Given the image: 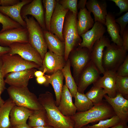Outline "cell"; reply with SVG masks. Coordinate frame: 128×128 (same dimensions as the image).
<instances>
[{
	"label": "cell",
	"mask_w": 128,
	"mask_h": 128,
	"mask_svg": "<svg viewBox=\"0 0 128 128\" xmlns=\"http://www.w3.org/2000/svg\"><path fill=\"white\" fill-rule=\"evenodd\" d=\"M87 128V127H86L85 128Z\"/></svg>",
	"instance_id": "52"
},
{
	"label": "cell",
	"mask_w": 128,
	"mask_h": 128,
	"mask_svg": "<svg viewBox=\"0 0 128 128\" xmlns=\"http://www.w3.org/2000/svg\"><path fill=\"white\" fill-rule=\"evenodd\" d=\"M74 104L78 112L87 111L92 107L94 105L84 93L77 92L74 98Z\"/></svg>",
	"instance_id": "31"
},
{
	"label": "cell",
	"mask_w": 128,
	"mask_h": 128,
	"mask_svg": "<svg viewBox=\"0 0 128 128\" xmlns=\"http://www.w3.org/2000/svg\"><path fill=\"white\" fill-rule=\"evenodd\" d=\"M122 46L127 52L128 51V29L126 27L123 31L121 36Z\"/></svg>",
	"instance_id": "42"
},
{
	"label": "cell",
	"mask_w": 128,
	"mask_h": 128,
	"mask_svg": "<svg viewBox=\"0 0 128 128\" xmlns=\"http://www.w3.org/2000/svg\"><path fill=\"white\" fill-rule=\"evenodd\" d=\"M70 66V61L68 59L61 70L65 80V85L69 89L72 97L74 98L77 92L78 87L72 75Z\"/></svg>",
	"instance_id": "30"
},
{
	"label": "cell",
	"mask_w": 128,
	"mask_h": 128,
	"mask_svg": "<svg viewBox=\"0 0 128 128\" xmlns=\"http://www.w3.org/2000/svg\"><path fill=\"white\" fill-rule=\"evenodd\" d=\"M47 48L54 54L64 56L65 50L64 42L61 41L55 35L47 30H43Z\"/></svg>",
	"instance_id": "23"
},
{
	"label": "cell",
	"mask_w": 128,
	"mask_h": 128,
	"mask_svg": "<svg viewBox=\"0 0 128 128\" xmlns=\"http://www.w3.org/2000/svg\"></svg>",
	"instance_id": "53"
},
{
	"label": "cell",
	"mask_w": 128,
	"mask_h": 128,
	"mask_svg": "<svg viewBox=\"0 0 128 128\" xmlns=\"http://www.w3.org/2000/svg\"></svg>",
	"instance_id": "54"
},
{
	"label": "cell",
	"mask_w": 128,
	"mask_h": 128,
	"mask_svg": "<svg viewBox=\"0 0 128 128\" xmlns=\"http://www.w3.org/2000/svg\"><path fill=\"white\" fill-rule=\"evenodd\" d=\"M64 56L57 55L49 51L46 53L43 60L42 66L38 69L48 75L61 70L66 62Z\"/></svg>",
	"instance_id": "13"
},
{
	"label": "cell",
	"mask_w": 128,
	"mask_h": 128,
	"mask_svg": "<svg viewBox=\"0 0 128 128\" xmlns=\"http://www.w3.org/2000/svg\"><path fill=\"white\" fill-rule=\"evenodd\" d=\"M9 99L15 105L34 110L44 109L36 95L27 87H17L10 86L7 89Z\"/></svg>",
	"instance_id": "4"
},
{
	"label": "cell",
	"mask_w": 128,
	"mask_h": 128,
	"mask_svg": "<svg viewBox=\"0 0 128 128\" xmlns=\"http://www.w3.org/2000/svg\"><path fill=\"white\" fill-rule=\"evenodd\" d=\"M69 11L57 2L50 23L49 31L64 42L62 34L63 27L65 16Z\"/></svg>",
	"instance_id": "14"
},
{
	"label": "cell",
	"mask_w": 128,
	"mask_h": 128,
	"mask_svg": "<svg viewBox=\"0 0 128 128\" xmlns=\"http://www.w3.org/2000/svg\"><path fill=\"white\" fill-rule=\"evenodd\" d=\"M115 88L117 93L121 94L125 98H128V76L116 75Z\"/></svg>",
	"instance_id": "34"
},
{
	"label": "cell",
	"mask_w": 128,
	"mask_h": 128,
	"mask_svg": "<svg viewBox=\"0 0 128 128\" xmlns=\"http://www.w3.org/2000/svg\"><path fill=\"white\" fill-rule=\"evenodd\" d=\"M116 115L112 107L105 100L83 112H78L70 117L75 123L74 128H81L88 124L110 118Z\"/></svg>",
	"instance_id": "2"
},
{
	"label": "cell",
	"mask_w": 128,
	"mask_h": 128,
	"mask_svg": "<svg viewBox=\"0 0 128 128\" xmlns=\"http://www.w3.org/2000/svg\"><path fill=\"white\" fill-rule=\"evenodd\" d=\"M104 97L105 100L112 107L115 114L121 121H128V100L121 94L117 93L115 97L111 98L106 94Z\"/></svg>",
	"instance_id": "16"
},
{
	"label": "cell",
	"mask_w": 128,
	"mask_h": 128,
	"mask_svg": "<svg viewBox=\"0 0 128 128\" xmlns=\"http://www.w3.org/2000/svg\"><path fill=\"white\" fill-rule=\"evenodd\" d=\"M28 119V124L31 128L48 125L46 112L44 108L33 110Z\"/></svg>",
	"instance_id": "29"
},
{
	"label": "cell",
	"mask_w": 128,
	"mask_h": 128,
	"mask_svg": "<svg viewBox=\"0 0 128 128\" xmlns=\"http://www.w3.org/2000/svg\"><path fill=\"white\" fill-rule=\"evenodd\" d=\"M114 3L115 5L118 6L120 10L118 15H120L123 13L128 12V0H110Z\"/></svg>",
	"instance_id": "40"
},
{
	"label": "cell",
	"mask_w": 128,
	"mask_h": 128,
	"mask_svg": "<svg viewBox=\"0 0 128 128\" xmlns=\"http://www.w3.org/2000/svg\"><path fill=\"white\" fill-rule=\"evenodd\" d=\"M127 122L121 121L110 128H128Z\"/></svg>",
	"instance_id": "45"
},
{
	"label": "cell",
	"mask_w": 128,
	"mask_h": 128,
	"mask_svg": "<svg viewBox=\"0 0 128 128\" xmlns=\"http://www.w3.org/2000/svg\"><path fill=\"white\" fill-rule=\"evenodd\" d=\"M110 44L109 38L104 35L96 42L91 51V60L101 74L105 72L102 65L103 51Z\"/></svg>",
	"instance_id": "18"
},
{
	"label": "cell",
	"mask_w": 128,
	"mask_h": 128,
	"mask_svg": "<svg viewBox=\"0 0 128 128\" xmlns=\"http://www.w3.org/2000/svg\"><path fill=\"white\" fill-rule=\"evenodd\" d=\"M91 52L87 48L78 46L70 53L71 65L73 68L74 78L76 83L81 73L91 60Z\"/></svg>",
	"instance_id": "8"
},
{
	"label": "cell",
	"mask_w": 128,
	"mask_h": 128,
	"mask_svg": "<svg viewBox=\"0 0 128 128\" xmlns=\"http://www.w3.org/2000/svg\"><path fill=\"white\" fill-rule=\"evenodd\" d=\"M10 50L9 47H4L0 46V59L3 55L8 53Z\"/></svg>",
	"instance_id": "46"
},
{
	"label": "cell",
	"mask_w": 128,
	"mask_h": 128,
	"mask_svg": "<svg viewBox=\"0 0 128 128\" xmlns=\"http://www.w3.org/2000/svg\"><path fill=\"white\" fill-rule=\"evenodd\" d=\"M2 28L0 32L22 26L19 23L1 13L0 12V24Z\"/></svg>",
	"instance_id": "36"
},
{
	"label": "cell",
	"mask_w": 128,
	"mask_h": 128,
	"mask_svg": "<svg viewBox=\"0 0 128 128\" xmlns=\"http://www.w3.org/2000/svg\"><path fill=\"white\" fill-rule=\"evenodd\" d=\"M77 27L78 32L80 36L92 27L94 22L91 13L85 8L80 9L77 14Z\"/></svg>",
	"instance_id": "25"
},
{
	"label": "cell",
	"mask_w": 128,
	"mask_h": 128,
	"mask_svg": "<svg viewBox=\"0 0 128 128\" xmlns=\"http://www.w3.org/2000/svg\"><path fill=\"white\" fill-rule=\"evenodd\" d=\"M42 2L45 10L44 17L46 29L49 31L50 21L57 2L55 0H43Z\"/></svg>",
	"instance_id": "33"
},
{
	"label": "cell",
	"mask_w": 128,
	"mask_h": 128,
	"mask_svg": "<svg viewBox=\"0 0 128 128\" xmlns=\"http://www.w3.org/2000/svg\"><path fill=\"white\" fill-rule=\"evenodd\" d=\"M122 46L113 43L106 47L103 51L102 65L105 71L116 72L124 61L128 55Z\"/></svg>",
	"instance_id": "6"
},
{
	"label": "cell",
	"mask_w": 128,
	"mask_h": 128,
	"mask_svg": "<svg viewBox=\"0 0 128 128\" xmlns=\"http://www.w3.org/2000/svg\"><path fill=\"white\" fill-rule=\"evenodd\" d=\"M56 1L64 9H68L73 14L77 15V0H57Z\"/></svg>",
	"instance_id": "37"
},
{
	"label": "cell",
	"mask_w": 128,
	"mask_h": 128,
	"mask_svg": "<svg viewBox=\"0 0 128 128\" xmlns=\"http://www.w3.org/2000/svg\"><path fill=\"white\" fill-rule=\"evenodd\" d=\"M115 20L114 15L108 12L106 16L105 26L106 27L107 31L111 37V41L117 45L122 46V37L119 34L120 27Z\"/></svg>",
	"instance_id": "26"
},
{
	"label": "cell",
	"mask_w": 128,
	"mask_h": 128,
	"mask_svg": "<svg viewBox=\"0 0 128 128\" xmlns=\"http://www.w3.org/2000/svg\"><path fill=\"white\" fill-rule=\"evenodd\" d=\"M32 1V0H22L12 6L5 7L0 6V12L18 23L22 26L26 27V23L21 17V11L23 6L30 3Z\"/></svg>",
	"instance_id": "22"
},
{
	"label": "cell",
	"mask_w": 128,
	"mask_h": 128,
	"mask_svg": "<svg viewBox=\"0 0 128 128\" xmlns=\"http://www.w3.org/2000/svg\"><path fill=\"white\" fill-rule=\"evenodd\" d=\"M12 128H32L27 123L12 126Z\"/></svg>",
	"instance_id": "49"
},
{
	"label": "cell",
	"mask_w": 128,
	"mask_h": 128,
	"mask_svg": "<svg viewBox=\"0 0 128 128\" xmlns=\"http://www.w3.org/2000/svg\"><path fill=\"white\" fill-rule=\"evenodd\" d=\"M32 128H54L52 126L50 125H47L46 126H39L36 127Z\"/></svg>",
	"instance_id": "50"
},
{
	"label": "cell",
	"mask_w": 128,
	"mask_h": 128,
	"mask_svg": "<svg viewBox=\"0 0 128 128\" xmlns=\"http://www.w3.org/2000/svg\"><path fill=\"white\" fill-rule=\"evenodd\" d=\"M119 118L115 115L108 119L101 120L99 122L92 125H88L87 128H110L117 124L121 121Z\"/></svg>",
	"instance_id": "35"
},
{
	"label": "cell",
	"mask_w": 128,
	"mask_h": 128,
	"mask_svg": "<svg viewBox=\"0 0 128 128\" xmlns=\"http://www.w3.org/2000/svg\"><path fill=\"white\" fill-rule=\"evenodd\" d=\"M106 94L107 92L103 89L93 86L85 95L94 105L101 102Z\"/></svg>",
	"instance_id": "32"
},
{
	"label": "cell",
	"mask_w": 128,
	"mask_h": 128,
	"mask_svg": "<svg viewBox=\"0 0 128 128\" xmlns=\"http://www.w3.org/2000/svg\"><path fill=\"white\" fill-rule=\"evenodd\" d=\"M1 5V4H0V6Z\"/></svg>",
	"instance_id": "51"
},
{
	"label": "cell",
	"mask_w": 128,
	"mask_h": 128,
	"mask_svg": "<svg viewBox=\"0 0 128 128\" xmlns=\"http://www.w3.org/2000/svg\"><path fill=\"white\" fill-rule=\"evenodd\" d=\"M72 96L67 87L63 85L58 108L64 116L70 117L76 113L77 109L72 101Z\"/></svg>",
	"instance_id": "21"
},
{
	"label": "cell",
	"mask_w": 128,
	"mask_h": 128,
	"mask_svg": "<svg viewBox=\"0 0 128 128\" xmlns=\"http://www.w3.org/2000/svg\"><path fill=\"white\" fill-rule=\"evenodd\" d=\"M116 72L111 71H105L102 77L93 84V86L101 88L107 92L109 97L114 98L116 95L115 88Z\"/></svg>",
	"instance_id": "19"
},
{
	"label": "cell",
	"mask_w": 128,
	"mask_h": 128,
	"mask_svg": "<svg viewBox=\"0 0 128 128\" xmlns=\"http://www.w3.org/2000/svg\"><path fill=\"white\" fill-rule=\"evenodd\" d=\"M8 47L10 48L8 54L18 55L26 60L34 62L40 67L42 66L43 59L41 55L28 43H14Z\"/></svg>",
	"instance_id": "9"
},
{
	"label": "cell",
	"mask_w": 128,
	"mask_h": 128,
	"mask_svg": "<svg viewBox=\"0 0 128 128\" xmlns=\"http://www.w3.org/2000/svg\"><path fill=\"white\" fill-rule=\"evenodd\" d=\"M36 79L37 82L39 84H44L45 85L47 86V80L44 75L36 78Z\"/></svg>",
	"instance_id": "44"
},
{
	"label": "cell",
	"mask_w": 128,
	"mask_h": 128,
	"mask_svg": "<svg viewBox=\"0 0 128 128\" xmlns=\"http://www.w3.org/2000/svg\"><path fill=\"white\" fill-rule=\"evenodd\" d=\"M28 43V33L26 27L22 26L0 32V46L8 47L14 43Z\"/></svg>",
	"instance_id": "11"
},
{
	"label": "cell",
	"mask_w": 128,
	"mask_h": 128,
	"mask_svg": "<svg viewBox=\"0 0 128 128\" xmlns=\"http://www.w3.org/2000/svg\"><path fill=\"white\" fill-rule=\"evenodd\" d=\"M47 80V85L50 84L55 92V104L58 106L59 104L63 86L64 76L62 70H59L50 75H45Z\"/></svg>",
	"instance_id": "27"
},
{
	"label": "cell",
	"mask_w": 128,
	"mask_h": 128,
	"mask_svg": "<svg viewBox=\"0 0 128 128\" xmlns=\"http://www.w3.org/2000/svg\"><path fill=\"white\" fill-rule=\"evenodd\" d=\"M77 15L69 11L65 16L62 34L65 45L64 57L66 61L70 52L78 46L82 42L77 29Z\"/></svg>",
	"instance_id": "3"
},
{
	"label": "cell",
	"mask_w": 128,
	"mask_h": 128,
	"mask_svg": "<svg viewBox=\"0 0 128 128\" xmlns=\"http://www.w3.org/2000/svg\"><path fill=\"white\" fill-rule=\"evenodd\" d=\"M45 73L40 70H36L34 72V76L36 78L38 77L44 75Z\"/></svg>",
	"instance_id": "48"
},
{
	"label": "cell",
	"mask_w": 128,
	"mask_h": 128,
	"mask_svg": "<svg viewBox=\"0 0 128 128\" xmlns=\"http://www.w3.org/2000/svg\"><path fill=\"white\" fill-rule=\"evenodd\" d=\"M1 71L4 78L9 73L40 67L35 63L26 60L17 54L11 55L6 54L1 57Z\"/></svg>",
	"instance_id": "7"
},
{
	"label": "cell",
	"mask_w": 128,
	"mask_h": 128,
	"mask_svg": "<svg viewBox=\"0 0 128 128\" xmlns=\"http://www.w3.org/2000/svg\"><path fill=\"white\" fill-rule=\"evenodd\" d=\"M38 99L46 111L48 125L54 128H74V121L60 112L52 93L46 91L40 94Z\"/></svg>",
	"instance_id": "1"
},
{
	"label": "cell",
	"mask_w": 128,
	"mask_h": 128,
	"mask_svg": "<svg viewBox=\"0 0 128 128\" xmlns=\"http://www.w3.org/2000/svg\"><path fill=\"white\" fill-rule=\"evenodd\" d=\"M107 6L106 1L104 0H89L86 4L87 9L94 15L95 22H99L104 25L108 13Z\"/></svg>",
	"instance_id": "20"
},
{
	"label": "cell",
	"mask_w": 128,
	"mask_h": 128,
	"mask_svg": "<svg viewBox=\"0 0 128 128\" xmlns=\"http://www.w3.org/2000/svg\"><path fill=\"white\" fill-rule=\"evenodd\" d=\"M15 105L9 99L5 101L0 107V128H12L9 115L10 111Z\"/></svg>",
	"instance_id": "28"
},
{
	"label": "cell",
	"mask_w": 128,
	"mask_h": 128,
	"mask_svg": "<svg viewBox=\"0 0 128 128\" xmlns=\"http://www.w3.org/2000/svg\"><path fill=\"white\" fill-rule=\"evenodd\" d=\"M106 31L104 25L99 22H95L90 30L80 36L82 40L78 46L87 48L91 51L95 43L104 35Z\"/></svg>",
	"instance_id": "15"
},
{
	"label": "cell",
	"mask_w": 128,
	"mask_h": 128,
	"mask_svg": "<svg viewBox=\"0 0 128 128\" xmlns=\"http://www.w3.org/2000/svg\"><path fill=\"white\" fill-rule=\"evenodd\" d=\"M2 64V61L1 58L0 59V107L4 104L5 101L1 97L2 93L5 89L6 83L1 71Z\"/></svg>",
	"instance_id": "41"
},
{
	"label": "cell",
	"mask_w": 128,
	"mask_h": 128,
	"mask_svg": "<svg viewBox=\"0 0 128 128\" xmlns=\"http://www.w3.org/2000/svg\"><path fill=\"white\" fill-rule=\"evenodd\" d=\"M87 1V0H80L77 4L78 9L80 10L86 8V4Z\"/></svg>",
	"instance_id": "47"
},
{
	"label": "cell",
	"mask_w": 128,
	"mask_h": 128,
	"mask_svg": "<svg viewBox=\"0 0 128 128\" xmlns=\"http://www.w3.org/2000/svg\"><path fill=\"white\" fill-rule=\"evenodd\" d=\"M23 107L14 105L11 109L10 119L12 126L27 123V121L32 111Z\"/></svg>",
	"instance_id": "24"
},
{
	"label": "cell",
	"mask_w": 128,
	"mask_h": 128,
	"mask_svg": "<svg viewBox=\"0 0 128 128\" xmlns=\"http://www.w3.org/2000/svg\"><path fill=\"white\" fill-rule=\"evenodd\" d=\"M23 20L28 32V43L38 52L43 60L47 49L43 30L33 17L26 16Z\"/></svg>",
	"instance_id": "5"
},
{
	"label": "cell",
	"mask_w": 128,
	"mask_h": 128,
	"mask_svg": "<svg viewBox=\"0 0 128 128\" xmlns=\"http://www.w3.org/2000/svg\"><path fill=\"white\" fill-rule=\"evenodd\" d=\"M116 73L117 75L122 76H128V55L124 61L118 69Z\"/></svg>",
	"instance_id": "39"
},
{
	"label": "cell",
	"mask_w": 128,
	"mask_h": 128,
	"mask_svg": "<svg viewBox=\"0 0 128 128\" xmlns=\"http://www.w3.org/2000/svg\"><path fill=\"white\" fill-rule=\"evenodd\" d=\"M101 74L91 60L79 75L76 84L77 91L83 93L87 88L93 84L101 77Z\"/></svg>",
	"instance_id": "10"
},
{
	"label": "cell",
	"mask_w": 128,
	"mask_h": 128,
	"mask_svg": "<svg viewBox=\"0 0 128 128\" xmlns=\"http://www.w3.org/2000/svg\"><path fill=\"white\" fill-rule=\"evenodd\" d=\"M20 14L23 19L27 15H31L35 18L43 30H46L42 0H32L30 3L23 6L21 9Z\"/></svg>",
	"instance_id": "12"
},
{
	"label": "cell",
	"mask_w": 128,
	"mask_h": 128,
	"mask_svg": "<svg viewBox=\"0 0 128 128\" xmlns=\"http://www.w3.org/2000/svg\"><path fill=\"white\" fill-rule=\"evenodd\" d=\"M20 1L19 0H0V6L5 7L12 6Z\"/></svg>",
	"instance_id": "43"
},
{
	"label": "cell",
	"mask_w": 128,
	"mask_h": 128,
	"mask_svg": "<svg viewBox=\"0 0 128 128\" xmlns=\"http://www.w3.org/2000/svg\"><path fill=\"white\" fill-rule=\"evenodd\" d=\"M115 20L119 26V34L121 37L128 23V12H127L121 16L115 19Z\"/></svg>",
	"instance_id": "38"
},
{
	"label": "cell",
	"mask_w": 128,
	"mask_h": 128,
	"mask_svg": "<svg viewBox=\"0 0 128 128\" xmlns=\"http://www.w3.org/2000/svg\"><path fill=\"white\" fill-rule=\"evenodd\" d=\"M34 68L27 69L7 74L5 77L6 83L17 87H27L29 80L34 76Z\"/></svg>",
	"instance_id": "17"
}]
</instances>
